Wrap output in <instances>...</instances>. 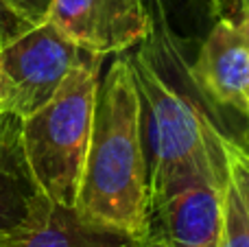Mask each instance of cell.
<instances>
[{
  "instance_id": "1",
  "label": "cell",
  "mask_w": 249,
  "mask_h": 247,
  "mask_svg": "<svg viewBox=\"0 0 249 247\" xmlns=\"http://www.w3.org/2000/svg\"><path fill=\"white\" fill-rule=\"evenodd\" d=\"M77 212L142 241L151 234L149 164L131 61L121 55L103 74L83 166Z\"/></svg>"
},
{
  "instance_id": "2",
  "label": "cell",
  "mask_w": 249,
  "mask_h": 247,
  "mask_svg": "<svg viewBox=\"0 0 249 247\" xmlns=\"http://www.w3.org/2000/svg\"><path fill=\"white\" fill-rule=\"evenodd\" d=\"M103 57L88 55L46 105L22 118V142L44 195L74 208L94 125Z\"/></svg>"
},
{
  "instance_id": "3",
  "label": "cell",
  "mask_w": 249,
  "mask_h": 247,
  "mask_svg": "<svg viewBox=\"0 0 249 247\" xmlns=\"http://www.w3.org/2000/svg\"><path fill=\"white\" fill-rule=\"evenodd\" d=\"M129 57V55H127ZM140 96L142 140L149 164L151 208L173 182L203 166L225 164L223 134L162 77L153 57L140 48L129 57Z\"/></svg>"
},
{
  "instance_id": "4",
  "label": "cell",
  "mask_w": 249,
  "mask_h": 247,
  "mask_svg": "<svg viewBox=\"0 0 249 247\" xmlns=\"http://www.w3.org/2000/svg\"><path fill=\"white\" fill-rule=\"evenodd\" d=\"M88 55L48 18L13 37L0 48V112H37Z\"/></svg>"
},
{
  "instance_id": "5",
  "label": "cell",
  "mask_w": 249,
  "mask_h": 247,
  "mask_svg": "<svg viewBox=\"0 0 249 247\" xmlns=\"http://www.w3.org/2000/svg\"><path fill=\"white\" fill-rule=\"evenodd\" d=\"M228 162L195 169L173 182L151 208V232L168 247H219Z\"/></svg>"
},
{
  "instance_id": "6",
  "label": "cell",
  "mask_w": 249,
  "mask_h": 247,
  "mask_svg": "<svg viewBox=\"0 0 249 247\" xmlns=\"http://www.w3.org/2000/svg\"><path fill=\"white\" fill-rule=\"evenodd\" d=\"M48 20L81 51L123 55L151 37L144 0H51Z\"/></svg>"
},
{
  "instance_id": "7",
  "label": "cell",
  "mask_w": 249,
  "mask_h": 247,
  "mask_svg": "<svg viewBox=\"0 0 249 247\" xmlns=\"http://www.w3.org/2000/svg\"><path fill=\"white\" fill-rule=\"evenodd\" d=\"M190 74L212 103L243 114L249 88V7L245 2L238 4L234 18H221L210 29Z\"/></svg>"
},
{
  "instance_id": "8",
  "label": "cell",
  "mask_w": 249,
  "mask_h": 247,
  "mask_svg": "<svg viewBox=\"0 0 249 247\" xmlns=\"http://www.w3.org/2000/svg\"><path fill=\"white\" fill-rule=\"evenodd\" d=\"M51 204L26 160L22 118L0 112V239L35 223Z\"/></svg>"
},
{
  "instance_id": "9",
  "label": "cell",
  "mask_w": 249,
  "mask_h": 247,
  "mask_svg": "<svg viewBox=\"0 0 249 247\" xmlns=\"http://www.w3.org/2000/svg\"><path fill=\"white\" fill-rule=\"evenodd\" d=\"M0 247H140V241L81 217L77 208L51 204L35 223L0 239Z\"/></svg>"
},
{
  "instance_id": "10",
  "label": "cell",
  "mask_w": 249,
  "mask_h": 247,
  "mask_svg": "<svg viewBox=\"0 0 249 247\" xmlns=\"http://www.w3.org/2000/svg\"><path fill=\"white\" fill-rule=\"evenodd\" d=\"M223 243L225 247H249V206L232 175L225 184Z\"/></svg>"
},
{
  "instance_id": "11",
  "label": "cell",
  "mask_w": 249,
  "mask_h": 247,
  "mask_svg": "<svg viewBox=\"0 0 249 247\" xmlns=\"http://www.w3.org/2000/svg\"><path fill=\"white\" fill-rule=\"evenodd\" d=\"M223 149L225 158H228L230 175L234 177L236 186L241 188L243 197H245L249 206V140L223 136Z\"/></svg>"
},
{
  "instance_id": "12",
  "label": "cell",
  "mask_w": 249,
  "mask_h": 247,
  "mask_svg": "<svg viewBox=\"0 0 249 247\" xmlns=\"http://www.w3.org/2000/svg\"><path fill=\"white\" fill-rule=\"evenodd\" d=\"M35 24H37V22H33L18 7L9 4L7 0H0V48Z\"/></svg>"
},
{
  "instance_id": "13",
  "label": "cell",
  "mask_w": 249,
  "mask_h": 247,
  "mask_svg": "<svg viewBox=\"0 0 249 247\" xmlns=\"http://www.w3.org/2000/svg\"><path fill=\"white\" fill-rule=\"evenodd\" d=\"M22 2L29 7V11L33 13V18L37 22L46 20L48 16V7H51V0H22Z\"/></svg>"
},
{
  "instance_id": "14",
  "label": "cell",
  "mask_w": 249,
  "mask_h": 247,
  "mask_svg": "<svg viewBox=\"0 0 249 247\" xmlns=\"http://www.w3.org/2000/svg\"><path fill=\"white\" fill-rule=\"evenodd\" d=\"M140 247H168V245H166V241H164L160 234L151 232L149 236H144V239L140 241Z\"/></svg>"
},
{
  "instance_id": "15",
  "label": "cell",
  "mask_w": 249,
  "mask_h": 247,
  "mask_svg": "<svg viewBox=\"0 0 249 247\" xmlns=\"http://www.w3.org/2000/svg\"><path fill=\"white\" fill-rule=\"evenodd\" d=\"M7 2H9V4H13V7H18V9H20L22 13H26V16H29V18H31V20H33V22H37V20H35V18H33V13L29 11V7H26V4L22 2V0H7Z\"/></svg>"
},
{
  "instance_id": "16",
  "label": "cell",
  "mask_w": 249,
  "mask_h": 247,
  "mask_svg": "<svg viewBox=\"0 0 249 247\" xmlns=\"http://www.w3.org/2000/svg\"><path fill=\"white\" fill-rule=\"evenodd\" d=\"M243 116L249 118V88H247V94H245V109H243Z\"/></svg>"
},
{
  "instance_id": "17",
  "label": "cell",
  "mask_w": 249,
  "mask_h": 247,
  "mask_svg": "<svg viewBox=\"0 0 249 247\" xmlns=\"http://www.w3.org/2000/svg\"><path fill=\"white\" fill-rule=\"evenodd\" d=\"M243 2H245V4H247V7H249V0H243ZM243 2H241V4H243Z\"/></svg>"
},
{
  "instance_id": "18",
  "label": "cell",
  "mask_w": 249,
  "mask_h": 247,
  "mask_svg": "<svg viewBox=\"0 0 249 247\" xmlns=\"http://www.w3.org/2000/svg\"><path fill=\"white\" fill-rule=\"evenodd\" d=\"M241 2H243V0H238V4H241Z\"/></svg>"
}]
</instances>
